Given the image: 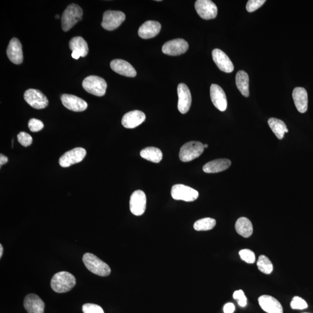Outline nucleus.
<instances>
[{
    "mask_svg": "<svg viewBox=\"0 0 313 313\" xmlns=\"http://www.w3.org/2000/svg\"><path fill=\"white\" fill-rule=\"evenodd\" d=\"M82 262L88 271L96 275L106 277L111 274V269L108 265L91 253H86L83 256Z\"/></svg>",
    "mask_w": 313,
    "mask_h": 313,
    "instance_id": "nucleus-2",
    "label": "nucleus"
},
{
    "mask_svg": "<svg viewBox=\"0 0 313 313\" xmlns=\"http://www.w3.org/2000/svg\"><path fill=\"white\" fill-rule=\"evenodd\" d=\"M82 87L89 94L103 96L106 94L107 83L104 79L96 76H89L83 80Z\"/></svg>",
    "mask_w": 313,
    "mask_h": 313,
    "instance_id": "nucleus-4",
    "label": "nucleus"
},
{
    "mask_svg": "<svg viewBox=\"0 0 313 313\" xmlns=\"http://www.w3.org/2000/svg\"><path fill=\"white\" fill-rule=\"evenodd\" d=\"M232 162L229 159L221 158L215 159L206 163L203 166V171L208 174L218 173L226 170L231 166Z\"/></svg>",
    "mask_w": 313,
    "mask_h": 313,
    "instance_id": "nucleus-24",
    "label": "nucleus"
},
{
    "mask_svg": "<svg viewBox=\"0 0 313 313\" xmlns=\"http://www.w3.org/2000/svg\"><path fill=\"white\" fill-rule=\"evenodd\" d=\"M291 307L292 309L304 310L308 308L307 303L299 296H295L291 303Z\"/></svg>",
    "mask_w": 313,
    "mask_h": 313,
    "instance_id": "nucleus-34",
    "label": "nucleus"
},
{
    "mask_svg": "<svg viewBox=\"0 0 313 313\" xmlns=\"http://www.w3.org/2000/svg\"><path fill=\"white\" fill-rule=\"evenodd\" d=\"M3 254V247L1 244H0V258L2 257Z\"/></svg>",
    "mask_w": 313,
    "mask_h": 313,
    "instance_id": "nucleus-42",
    "label": "nucleus"
},
{
    "mask_svg": "<svg viewBox=\"0 0 313 313\" xmlns=\"http://www.w3.org/2000/svg\"><path fill=\"white\" fill-rule=\"evenodd\" d=\"M55 18H59V15H56L55 16Z\"/></svg>",
    "mask_w": 313,
    "mask_h": 313,
    "instance_id": "nucleus-44",
    "label": "nucleus"
},
{
    "mask_svg": "<svg viewBox=\"0 0 313 313\" xmlns=\"http://www.w3.org/2000/svg\"><path fill=\"white\" fill-rule=\"evenodd\" d=\"M111 67L113 71L119 75L134 78L136 71L129 63L122 59H115L111 63Z\"/></svg>",
    "mask_w": 313,
    "mask_h": 313,
    "instance_id": "nucleus-22",
    "label": "nucleus"
},
{
    "mask_svg": "<svg viewBox=\"0 0 313 313\" xmlns=\"http://www.w3.org/2000/svg\"><path fill=\"white\" fill-rule=\"evenodd\" d=\"M265 2V0H249L246 4V10L249 12H254L261 8Z\"/></svg>",
    "mask_w": 313,
    "mask_h": 313,
    "instance_id": "nucleus-35",
    "label": "nucleus"
},
{
    "mask_svg": "<svg viewBox=\"0 0 313 313\" xmlns=\"http://www.w3.org/2000/svg\"><path fill=\"white\" fill-rule=\"evenodd\" d=\"M204 145L197 141L185 143L180 150L179 158L182 162H189L199 157L204 151Z\"/></svg>",
    "mask_w": 313,
    "mask_h": 313,
    "instance_id": "nucleus-5",
    "label": "nucleus"
},
{
    "mask_svg": "<svg viewBox=\"0 0 313 313\" xmlns=\"http://www.w3.org/2000/svg\"><path fill=\"white\" fill-rule=\"evenodd\" d=\"M215 219L205 218L198 220L194 224V229L197 231H207L214 228L216 225Z\"/></svg>",
    "mask_w": 313,
    "mask_h": 313,
    "instance_id": "nucleus-30",
    "label": "nucleus"
},
{
    "mask_svg": "<svg viewBox=\"0 0 313 313\" xmlns=\"http://www.w3.org/2000/svg\"><path fill=\"white\" fill-rule=\"evenodd\" d=\"M235 228L238 234L243 237L248 238L252 235L253 226L248 218L241 217L235 223Z\"/></svg>",
    "mask_w": 313,
    "mask_h": 313,
    "instance_id": "nucleus-25",
    "label": "nucleus"
},
{
    "mask_svg": "<svg viewBox=\"0 0 313 313\" xmlns=\"http://www.w3.org/2000/svg\"><path fill=\"white\" fill-rule=\"evenodd\" d=\"M189 49V44L185 39H177L165 43L162 47L164 54L170 56H178L184 54Z\"/></svg>",
    "mask_w": 313,
    "mask_h": 313,
    "instance_id": "nucleus-11",
    "label": "nucleus"
},
{
    "mask_svg": "<svg viewBox=\"0 0 313 313\" xmlns=\"http://www.w3.org/2000/svg\"><path fill=\"white\" fill-rule=\"evenodd\" d=\"M268 124L272 131L278 139H282L285 133L288 132V129L284 121L275 118L269 119Z\"/></svg>",
    "mask_w": 313,
    "mask_h": 313,
    "instance_id": "nucleus-28",
    "label": "nucleus"
},
{
    "mask_svg": "<svg viewBox=\"0 0 313 313\" xmlns=\"http://www.w3.org/2000/svg\"><path fill=\"white\" fill-rule=\"evenodd\" d=\"M161 29L160 23L156 21H146L139 28L138 35L143 39L155 38L159 34Z\"/></svg>",
    "mask_w": 313,
    "mask_h": 313,
    "instance_id": "nucleus-21",
    "label": "nucleus"
},
{
    "mask_svg": "<svg viewBox=\"0 0 313 313\" xmlns=\"http://www.w3.org/2000/svg\"><path fill=\"white\" fill-rule=\"evenodd\" d=\"M125 19V15L121 11H106L103 14L101 25L107 31H114L122 24Z\"/></svg>",
    "mask_w": 313,
    "mask_h": 313,
    "instance_id": "nucleus-7",
    "label": "nucleus"
},
{
    "mask_svg": "<svg viewBox=\"0 0 313 313\" xmlns=\"http://www.w3.org/2000/svg\"><path fill=\"white\" fill-rule=\"evenodd\" d=\"M130 210L132 214L141 216L144 214L146 208V196L142 191L132 193L129 201Z\"/></svg>",
    "mask_w": 313,
    "mask_h": 313,
    "instance_id": "nucleus-12",
    "label": "nucleus"
},
{
    "mask_svg": "<svg viewBox=\"0 0 313 313\" xmlns=\"http://www.w3.org/2000/svg\"><path fill=\"white\" fill-rule=\"evenodd\" d=\"M171 196L176 200L192 202L198 197L199 193L195 189L184 185H175L172 188Z\"/></svg>",
    "mask_w": 313,
    "mask_h": 313,
    "instance_id": "nucleus-6",
    "label": "nucleus"
},
{
    "mask_svg": "<svg viewBox=\"0 0 313 313\" xmlns=\"http://www.w3.org/2000/svg\"><path fill=\"white\" fill-rule=\"evenodd\" d=\"M235 311V306L232 303H229L224 306V312L225 313H233Z\"/></svg>",
    "mask_w": 313,
    "mask_h": 313,
    "instance_id": "nucleus-39",
    "label": "nucleus"
},
{
    "mask_svg": "<svg viewBox=\"0 0 313 313\" xmlns=\"http://www.w3.org/2000/svg\"><path fill=\"white\" fill-rule=\"evenodd\" d=\"M24 307L28 313H44L45 304L36 294H29L24 300Z\"/></svg>",
    "mask_w": 313,
    "mask_h": 313,
    "instance_id": "nucleus-20",
    "label": "nucleus"
},
{
    "mask_svg": "<svg viewBox=\"0 0 313 313\" xmlns=\"http://www.w3.org/2000/svg\"><path fill=\"white\" fill-rule=\"evenodd\" d=\"M76 284L75 276L67 272H61L53 276L51 281L52 290L56 293H65L71 290Z\"/></svg>",
    "mask_w": 313,
    "mask_h": 313,
    "instance_id": "nucleus-1",
    "label": "nucleus"
},
{
    "mask_svg": "<svg viewBox=\"0 0 313 313\" xmlns=\"http://www.w3.org/2000/svg\"><path fill=\"white\" fill-rule=\"evenodd\" d=\"M28 126L31 131L37 132L41 131L44 128V125L41 120L36 118H32L29 121Z\"/></svg>",
    "mask_w": 313,
    "mask_h": 313,
    "instance_id": "nucleus-36",
    "label": "nucleus"
},
{
    "mask_svg": "<svg viewBox=\"0 0 313 313\" xmlns=\"http://www.w3.org/2000/svg\"><path fill=\"white\" fill-rule=\"evenodd\" d=\"M82 8L76 4H70L63 12L62 18V28L63 31L68 32L77 23L82 19Z\"/></svg>",
    "mask_w": 313,
    "mask_h": 313,
    "instance_id": "nucleus-3",
    "label": "nucleus"
},
{
    "mask_svg": "<svg viewBox=\"0 0 313 313\" xmlns=\"http://www.w3.org/2000/svg\"><path fill=\"white\" fill-rule=\"evenodd\" d=\"M69 48L72 51L78 52L81 57H85L88 54L87 42L81 37H75L72 38L69 42Z\"/></svg>",
    "mask_w": 313,
    "mask_h": 313,
    "instance_id": "nucleus-26",
    "label": "nucleus"
},
{
    "mask_svg": "<svg viewBox=\"0 0 313 313\" xmlns=\"http://www.w3.org/2000/svg\"><path fill=\"white\" fill-rule=\"evenodd\" d=\"M204 148H207L208 147V145L207 144L204 145Z\"/></svg>",
    "mask_w": 313,
    "mask_h": 313,
    "instance_id": "nucleus-43",
    "label": "nucleus"
},
{
    "mask_svg": "<svg viewBox=\"0 0 313 313\" xmlns=\"http://www.w3.org/2000/svg\"><path fill=\"white\" fill-rule=\"evenodd\" d=\"M6 55L10 61L16 65H20L23 62V55L21 42L17 38H13L9 41Z\"/></svg>",
    "mask_w": 313,
    "mask_h": 313,
    "instance_id": "nucleus-17",
    "label": "nucleus"
},
{
    "mask_svg": "<svg viewBox=\"0 0 313 313\" xmlns=\"http://www.w3.org/2000/svg\"></svg>",
    "mask_w": 313,
    "mask_h": 313,
    "instance_id": "nucleus-45",
    "label": "nucleus"
},
{
    "mask_svg": "<svg viewBox=\"0 0 313 313\" xmlns=\"http://www.w3.org/2000/svg\"><path fill=\"white\" fill-rule=\"evenodd\" d=\"M257 266L259 271L266 274H271L273 271V265L271 260L265 255L259 256Z\"/></svg>",
    "mask_w": 313,
    "mask_h": 313,
    "instance_id": "nucleus-31",
    "label": "nucleus"
},
{
    "mask_svg": "<svg viewBox=\"0 0 313 313\" xmlns=\"http://www.w3.org/2000/svg\"><path fill=\"white\" fill-rule=\"evenodd\" d=\"M61 98L63 106L70 111L80 112L85 111L88 107L84 100L75 95L63 94Z\"/></svg>",
    "mask_w": 313,
    "mask_h": 313,
    "instance_id": "nucleus-14",
    "label": "nucleus"
},
{
    "mask_svg": "<svg viewBox=\"0 0 313 313\" xmlns=\"http://www.w3.org/2000/svg\"><path fill=\"white\" fill-rule=\"evenodd\" d=\"M141 156L142 158L155 163H158L162 159V152L155 147H148L143 149L141 152Z\"/></svg>",
    "mask_w": 313,
    "mask_h": 313,
    "instance_id": "nucleus-29",
    "label": "nucleus"
},
{
    "mask_svg": "<svg viewBox=\"0 0 313 313\" xmlns=\"http://www.w3.org/2000/svg\"><path fill=\"white\" fill-rule=\"evenodd\" d=\"M17 138L20 144L24 146V147H28V146L32 145L33 138L28 133L21 132L18 135Z\"/></svg>",
    "mask_w": 313,
    "mask_h": 313,
    "instance_id": "nucleus-33",
    "label": "nucleus"
},
{
    "mask_svg": "<svg viewBox=\"0 0 313 313\" xmlns=\"http://www.w3.org/2000/svg\"><path fill=\"white\" fill-rule=\"evenodd\" d=\"M146 115L139 111L129 112L123 116L122 125L126 128L132 129L137 127L145 121Z\"/></svg>",
    "mask_w": 313,
    "mask_h": 313,
    "instance_id": "nucleus-18",
    "label": "nucleus"
},
{
    "mask_svg": "<svg viewBox=\"0 0 313 313\" xmlns=\"http://www.w3.org/2000/svg\"><path fill=\"white\" fill-rule=\"evenodd\" d=\"M249 76L245 72L241 71L237 72L235 76V84L241 94L245 97L249 96Z\"/></svg>",
    "mask_w": 313,
    "mask_h": 313,
    "instance_id": "nucleus-27",
    "label": "nucleus"
},
{
    "mask_svg": "<svg viewBox=\"0 0 313 313\" xmlns=\"http://www.w3.org/2000/svg\"><path fill=\"white\" fill-rule=\"evenodd\" d=\"M292 97L296 109L301 113L308 111V96L306 90L302 87H296L292 93Z\"/></svg>",
    "mask_w": 313,
    "mask_h": 313,
    "instance_id": "nucleus-23",
    "label": "nucleus"
},
{
    "mask_svg": "<svg viewBox=\"0 0 313 313\" xmlns=\"http://www.w3.org/2000/svg\"><path fill=\"white\" fill-rule=\"evenodd\" d=\"M195 8L203 19H214L218 14L217 6L210 0H197L195 3Z\"/></svg>",
    "mask_w": 313,
    "mask_h": 313,
    "instance_id": "nucleus-10",
    "label": "nucleus"
},
{
    "mask_svg": "<svg viewBox=\"0 0 313 313\" xmlns=\"http://www.w3.org/2000/svg\"><path fill=\"white\" fill-rule=\"evenodd\" d=\"M239 255L242 261L247 263V264H254L256 260L255 255L254 252L250 249H242L239 252Z\"/></svg>",
    "mask_w": 313,
    "mask_h": 313,
    "instance_id": "nucleus-32",
    "label": "nucleus"
},
{
    "mask_svg": "<svg viewBox=\"0 0 313 313\" xmlns=\"http://www.w3.org/2000/svg\"><path fill=\"white\" fill-rule=\"evenodd\" d=\"M82 312L84 313H105L101 306L92 304L83 305Z\"/></svg>",
    "mask_w": 313,
    "mask_h": 313,
    "instance_id": "nucleus-37",
    "label": "nucleus"
},
{
    "mask_svg": "<svg viewBox=\"0 0 313 313\" xmlns=\"http://www.w3.org/2000/svg\"><path fill=\"white\" fill-rule=\"evenodd\" d=\"M8 159L7 157H6V156L2 154L0 155V165H1V166L5 164L6 163L8 162Z\"/></svg>",
    "mask_w": 313,
    "mask_h": 313,
    "instance_id": "nucleus-40",
    "label": "nucleus"
},
{
    "mask_svg": "<svg viewBox=\"0 0 313 313\" xmlns=\"http://www.w3.org/2000/svg\"><path fill=\"white\" fill-rule=\"evenodd\" d=\"M179 111L182 114L187 113L192 105V95L188 86L184 83L179 84L178 86Z\"/></svg>",
    "mask_w": 313,
    "mask_h": 313,
    "instance_id": "nucleus-13",
    "label": "nucleus"
},
{
    "mask_svg": "<svg viewBox=\"0 0 313 313\" xmlns=\"http://www.w3.org/2000/svg\"><path fill=\"white\" fill-rule=\"evenodd\" d=\"M259 304L268 313H283V308L278 300L269 295H262L258 299Z\"/></svg>",
    "mask_w": 313,
    "mask_h": 313,
    "instance_id": "nucleus-19",
    "label": "nucleus"
},
{
    "mask_svg": "<svg viewBox=\"0 0 313 313\" xmlns=\"http://www.w3.org/2000/svg\"><path fill=\"white\" fill-rule=\"evenodd\" d=\"M86 155L85 149L77 148L65 153L59 158V165L63 168L69 167L71 165L80 162Z\"/></svg>",
    "mask_w": 313,
    "mask_h": 313,
    "instance_id": "nucleus-9",
    "label": "nucleus"
},
{
    "mask_svg": "<svg viewBox=\"0 0 313 313\" xmlns=\"http://www.w3.org/2000/svg\"><path fill=\"white\" fill-rule=\"evenodd\" d=\"M72 56L73 58L75 59H78L79 57H80L81 55L79 54V53L78 51H72Z\"/></svg>",
    "mask_w": 313,
    "mask_h": 313,
    "instance_id": "nucleus-41",
    "label": "nucleus"
},
{
    "mask_svg": "<svg viewBox=\"0 0 313 313\" xmlns=\"http://www.w3.org/2000/svg\"><path fill=\"white\" fill-rule=\"evenodd\" d=\"M210 95L212 102L215 108L220 111L225 112L228 107V101L224 89L218 85L212 84Z\"/></svg>",
    "mask_w": 313,
    "mask_h": 313,
    "instance_id": "nucleus-15",
    "label": "nucleus"
},
{
    "mask_svg": "<svg viewBox=\"0 0 313 313\" xmlns=\"http://www.w3.org/2000/svg\"><path fill=\"white\" fill-rule=\"evenodd\" d=\"M233 298L235 299H237L238 301V304L239 306L241 307H245L246 305V298L244 295V292L241 290H238L235 292L234 294H233Z\"/></svg>",
    "mask_w": 313,
    "mask_h": 313,
    "instance_id": "nucleus-38",
    "label": "nucleus"
},
{
    "mask_svg": "<svg viewBox=\"0 0 313 313\" xmlns=\"http://www.w3.org/2000/svg\"><path fill=\"white\" fill-rule=\"evenodd\" d=\"M212 55L215 64L221 71L230 73L234 71V65L231 60L222 50L215 49L213 50Z\"/></svg>",
    "mask_w": 313,
    "mask_h": 313,
    "instance_id": "nucleus-16",
    "label": "nucleus"
},
{
    "mask_svg": "<svg viewBox=\"0 0 313 313\" xmlns=\"http://www.w3.org/2000/svg\"><path fill=\"white\" fill-rule=\"evenodd\" d=\"M24 98L30 106L36 109H44L49 103L46 96L38 89H28L25 92Z\"/></svg>",
    "mask_w": 313,
    "mask_h": 313,
    "instance_id": "nucleus-8",
    "label": "nucleus"
}]
</instances>
